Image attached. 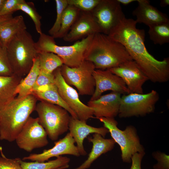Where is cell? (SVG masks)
<instances>
[{"mask_svg": "<svg viewBox=\"0 0 169 169\" xmlns=\"http://www.w3.org/2000/svg\"><path fill=\"white\" fill-rule=\"evenodd\" d=\"M35 110L40 125L52 141L69 130L70 116L69 112L59 105L43 101L37 103Z\"/></svg>", "mask_w": 169, "mask_h": 169, "instance_id": "6", "label": "cell"}, {"mask_svg": "<svg viewBox=\"0 0 169 169\" xmlns=\"http://www.w3.org/2000/svg\"><path fill=\"white\" fill-rule=\"evenodd\" d=\"M100 0H67L69 5H73L81 11L91 12Z\"/></svg>", "mask_w": 169, "mask_h": 169, "instance_id": "32", "label": "cell"}, {"mask_svg": "<svg viewBox=\"0 0 169 169\" xmlns=\"http://www.w3.org/2000/svg\"><path fill=\"white\" fill-rule=\"evenodd\" d=\"M159 98L158 92L152 90L144 94L131 93L121 96L118 116L120 118L143 116L153 112Z\"/></svg>", "mask_w": 169, "mask_h": 169, "instance_id": "8", "label": "cell"}, {"mask_svg": "<svg viewBox=\"0 0 169 169\" xmlns=\"http://www.w3.org/2000/svg\"><path fill=\"white\" fill-rule=\"evenodd\" d=\"M13 75L8 59L6 49L0 46V76Z\"/></svg>", "mask_w": 169, "mask_h": 169, "instance_id": "31", "label": "cell"}, {"mask_svg": "<svg viewBox=\"0 0 169 169\" xmlns=\"http://www.w3.org/2000/svg\"><path fill=\"white\" fill-rule=\"evenodd\" d=\"M120 94L112 92L101 96L98 99L90 100L87 105L93 110V114L97 119L100 117L113 118L118 115L120 100Z\"/></svg>", "mask_w": 169, "mask_h": 169, "instance_id": "18", "label": "cell"}, {"mask_svg": "<svg viewBox=\"0 0 169 169\" xmlns=\"http://www.w3.org/2000/svg\"><path fill=\"white\" fill-rule=\"evenodd\" d=\"M23 79L14 75L0 76V107L16 97L17 87Z\"/></svg>", "mask_w": 169, "mask_h": 169, "instance_id": "23", "label": "cell"}, {"mask_svg": "<svg viewBox=\"0 0 169 169\" xmlns=\"http://www.w3.org/2000/svg\"><path fill=\"white\" fill-rule=\"evenodd\" d=\"M160 6L162 7H166L169 5V0H161L160 3Z\"/></svg>", "mask_w": 169, "mask_h": 169, "instance_id": "40", "label": "cell"}, {"mask_svg": "<svg viewBox=\"0 0 169 169\" xmlns=\"http://www.w3.org/2000/svg\"><path fill=\"white\" fill-rule=\"evenodd\" d=\"M38 99L32 94L22 98L15 97L0 107V140L15 141L23 127L35 110Z\"/></svg>", "mask_w": 169, "mask_h": 169, "instance_id": "2", "label": "cell"}, {"mask_svg": "<svg viewBox=\"0 0 169 169\" xmlns=\"http://www.w3.org/2000/svg\"><path fill=\"white\" fill-rule=\"evenodd\" d=\"M149 27L150 39L155 44L161 45L169 42V22Z\"/></svg>", "mask_w": 169, "mask_h": 169, "instance_id": "28", "label": "cell"}, {"mask_svg": "<svg viewBox=\"0 0 169 169\" xmlns=\"http://www.w3.org/2000/svg\"><path fill=\"white\" fill-rule=\"evenodd\" d=\"M75 143L73 138L69 132L64 138L55 142L54 146L52 148L44 150L40 153L31 154L23 157L22 160L44 162L52 157H57L64 155L78 157L80 155Z\"/></svg>", "mask_w": 169, "mask_h": 169, "instance_id": "15", "label": "cell"}, {"mask_svg": "<svg viewBox=\"0 0 169 169\" xmlns=\"http://www.w3.org/2000/svg\"><path fill=\"white\" fill-rule=\"evenodd\" d=\"M31 94L40 101H46L61 107L65 109L71 117L78 119L75 113L60 97L57 87L54 83L40 87L33 91Z\"/></svg>", "mask_w": 169, "mask_h": 169, "instance_id": "21", "label": "cell"}, {"mask_svg": "<svg viewBox=\"0 0 169 169\" xmlns=\"http://www.w3.org/2000/svg\"><path fill=\"white\" fill-rule=\"evenodd\" d=\"M22 169H57L69 165L70 159L67 156H60L55 159L47 162H26L18 158Z\"/></svg>", "mask_w": 169, "mask_h": 169, "instance_id": "25", "label": "cell"}, {"mask_svg": "<svg viewBox=\"0 0 169 169\" xmlns=\"http://www.w3.org/2000/svg\"><path fill=\"white\" fill-rule=\"evenodd\" d=\"M18 10L22 11L29 15L34 24L37 33L39 34L42 33L40 21L42 17L37 12L33 2L25 1L18 6Z\"/></svg>", "mask_w": 169, "mask_h": 169, "instance_id": "29", "label": "cell"}, {"mask_svg": "<svg viewBox=\"0 0 169 169\" xmlns=\"http://www.w3.org/2000/svg\"><path fill=\"white\" fill-rule=\"evenodd\" d=\"M40 72L38 56L34 59L33 65L26 77L21 80L17 87L16 93L18 98H23L31 94L33 88Z\"/></svg>", "mask_w": 169, "mask_h": 169, "instance_id": "24", "label": "cell"}, {"mask_svg": "<svg viewBox=\"0 0 169 169\" xmlns=\"http://www.w3.org/2000/svg\"><path fill=\"white\" fill-rule=\"evenodd\" d=\"M38 58L40 70L46 73H53L55 70L64 64L61 58L52 53H39Z\"/></svg>", "mask_w": 169, "mask_h": 169, "instance_id": "27", "label": "cell"}, {"mask_svg": "<svg viewBox=\"0 0 169 169\" xmlns=\"http://www.w3.org/2000/svg\"><path fill=\"white\" fill-rule=\"evenodd\" d=\"M145 154V152L134 154L131 159V165L130 169H142L141 161Z\"/></svg>", "mask_w": 169, "mask_h": 169, "instance_id": "37", "label": "cell"}, {"mask_svg": "<svg viewBox=\"0 0 169 169\" xmlns=\"http://www.w3.org/2000/svg\"><path fill=\"white\" fill-rule=\"evenodd\" d=\"M39 35L35 43L38 53H53L61 58L64 64L71 68L78 66L85 60L86 51L94 35L88 36L71 45L59 46L56 44L53 36L43 33Z\"/></svg>", "mask_w": 169, "mask_h": 169, "instance_id": "5", "label": "cell"}, {"mask_svg": "<svg viewBox=\"0 0 169 169\" xmlns=\"http://www.w3.org/2000/svg\"><path fill=\"white\" fill-rule=\"evenodd\" d=\"M47 134L40 124L38 118L30 117L16 137L18 147L27 152L47 145Z\"/></svg>", "mask_w": 169, "mask_h": 169, "instance_id": "11", "label": "cell"}, {"mask_svg": "<svg viewBox=\"0 0 169 169\" xmlns=\"http://www.w3.org/2000/svg\"><path fill=\"white\" fill-rule=\"evenodd\" d=\"M90 12L101 33L107 35L125 16L117 0H100Z\"/></svg>", "mask_w": 169, "mask_h": 169, "instance_id": "10", "label": "cell"}, {"mask_svg": "<svg viewBox=\"0 0 169 169\" xmlns=\"http://www.w3.org/2000/svg\"><path fill=\"white\" fill-rule=\"evenodd\" d=\"M137 7L132 14L136 17L137 23H143L148 27L169 22L168 16L150 4L147 0H137Z\"/></svg>", "mask_w": 169, "mask_h": 169, "instance_id": "19", "label": "cell"}, {"mask_svg": "<svg viewBox=\"0 0 169 169\" xmlns=\"http://www.w3.org/2000/svg\"><path fill=\"white\" fill-rule=\"evenodd\" d=\"M0 151V169H22L18 158L13 159L7 158L3 153L1 147Z\"/></svg>", "mask_w": 169, "mask_h": 169, "instance_id": "34", "label": "cell"}, {"mask_svg": "<svg viewBox=\"0 0 169 169\" xmlns=\"http://www.w3.org/2000/svg\"><path fill=\"white\" fill-rule=\"evenodd\" d=\"M85 60L92 62L95 69L105 70L133 59L121 44L108 35L98 33L94 35L86 51Z\"/></svg>", "mask_w": 169, "mask_h": 169, "instance_id": "3", "label": "cell"}, {"mask_svg": "<svg viewBox=\"0 0 169 169\" xmlns=\"http://www.w3.org/2000/svg\"><path fill=\"white\" fill-rule=\"evenodd\" d=\"M5 0H0V11L4 3Z\"/></svg>", "mask_w": 169, "mask_h": 169, "instance_id": "41", "label": "cell"}, {"mask_svg": "<svg viewBox=\"0 0 169 169\" xmlns=\"http://www.w3.org/2000/svg\"><path fill=\"white\" fill-rule=\"evenodd\" d=\"M13 17L12 14L0 16V24L4 22L9 19ZM0 46H2L0 41Z\"/></svg>", "mask_w": 169, "mask_h": 169, "instance_id": "38", "label": "cell"}, {"mask_svg": "<svg viewBox=\"0 0 169 169\" xmlns=\"http://www.w3.org/2000/svg\"><path fill=\"white\" fill-rule=\"evenodd\" d=\"M88 139L92 144L91 151L87 159L75 169H88L93 163L102 154L111 151L115 143L112 138L105 139L98 133L94 134L92 137H88Z\"/></svg>", "mask_w": 169, "mask_h": 169, "instance_id": "20", "label": "cell"}, {"mask_svg": "<svg viewBox=\"0 0 169 169\" xmlns=\"http://www.w3.org/2000/svg\"><path fill=\"white\" fill-rule=\"evenodd\" d=\"M27 29L24 18L18 15L9 19L0 24V41L6 49L11 40L19 32Z\"/></svg>", "mask_w": 169, "mask_h": 169, "instance_id": "22", "label": "cell"}, {"mask_svg": "<svg viewBox=\"0 0 169 169\" xmlns=\"http://www.w3.org/2000/svg\"><path fill=\"white\" fill-rule=\"evenodd\" d=\"M98 119L103 123L104 126L108 130L112 139L119 146L123 162H131L132 157L134 154L145 152L135 126L129 125L122 130L118 127V122L114 118L100 117Z\"/></svg>", "mask_w": 169, "mask_h": 169, "instance_id": "7", "label": "cell"}, {"mask_svg": "<svg viewBox=\"0 0 169 169\" xmlns=\"http://www.w3.org/2000/svg\"><path fill=\"white\" fill-rule=\"evenodd\" d=\"M109 69L123 80L131 93L143 94V86L149 79L134 61Z\"/></svg>", "mask_w": 169, "mask_h": 169, "instance_id": "13", "label": "cell"}, {"mask_svg": "<svg viewBox=\"0 0 169 169\" xmlns=\"http://www.w3.org/2000/svg\"><path fill=\"white\" fill-rule=\"evenodd\" d=\"M31 34L26 30L15 35L6 49L13 75L23 77L31 69L38 53Z\"/></svg>", "mask_w": 169, "mask_h": 169, "instance_id": "4", "label": "cell"}, {"mask_svg": "<svg viewBox=\"0 0 169 169\" xmlns=\"http://www.w3.org/2000/svg\"><path fill=\"white\" fill-rule=\"evenodd\" d=\"M137 23L132 18L124 17L108 35L121 44L148 78L156 83H163L169 79V59L158 60L149 53L145 44V33L137 28Z\"/></svg>", "mask_w": 169, "mask_h": 169, "instance_id": "1", "label": "cell"}, {"mask_svg": "<svg viewBox=\"0 0 169 169\" xmlns=\"http://www.w3.org/2000/svg\"></svg>", "mask_w": 169, "mask_h": 169, "instance_id": "43", "label": "cell"}, {"mask_svg": "<svg viewBox=\"0 0 169 169\" xmlns=\"http://www.w3.org/2000/svg\"><path fill=\"white\" fill-rule=\"evenodd\" d=\"M57 15L54 25L49 30L50 36H54L59 31L61 26V20L64 10L68 4L67 0H55Z\"/></svg>", "mask_w": 169, "mask_h": 169, "instance_id": "30", "label": "cell"}, {"mask_svg": "<svg viewBox=\"0 0 169 169\" xmlns=\"http://www.w3.org/2000/svg\"><path fill=\"white\" fill-rule=\"evenodd\" d=\"M54 84L57 87L59 95L63 100L77 115L80 120L87 121L93 117V109L81 102L77 91L68 84L63 78L60 67L53 72Z\"/></svg>", "mask_w": 169, "mask_h": 169, "instance_id": "12", "label": "cell"}, {"mask_svg": "<svg viewBox=\"0 0 169 169\" xmlns=\"http://www.w3.org/2000/svg\"><path fill=\"white\" fill-rule=\"evenodd\" d=\"M93 75L95 86L94 92L90 100L98 99L103 92L107 90L123 95L131 93L123 80L109 69H95L93 72Z\"/></svg>", "mask_w": 169, "mask_h": 169, "instance_id": "14", "label": "cell"}, {"mask_svg": "<svg viewBox=\"0 0 169 169\" xmlns=\"http://www.w3.org/2000/svg\"><path fill=\"white\" fill-rule=\"evenodd\" d=\"M152 156L157 161L153 169H169V156L164 152L157 151L152 153Z\"/></svg>", "mask_w": 169, "mask_h": 169, "instance_id": "33", "label": "cell"}, {"mask_svg": "<svg viewBox=\"0 0 169 169\" xmlns=\"http://www.w3.org/2000/svg\"><path fill=\"white\" fill-rule=\"evenodd\" d=\"M61 75L65 82L74 86L81 95H92L95 89L93 73L95 69L93 64L85 60L78 66L71 68L64 64L60 67Z\"/></svg>", "mask_w": 169, "mask_h": 169, "instance_id": "9", "label": "cell"}, {"mask_svg": "<svg viewBox=\"0 0 169 169\" xmlns=\"http://www.w3.org/2000/svg\"><path fill=\"white\" fill-rule=\"evenodd\" d=\"M25 1L24 0H5L0 11V16L12 14L18 11V6Z\"/></svg>", "mask_w": 169, "mask_h": 169, "instance_id": "36", "label": "cell"}, {"mask_svg": "<svg viewBox=\"0 0 169 169\" xmlns=\"http://www.w3.org/2000/svg\"><path fill=\"white\" fill-rule=\"evenodd\" d=\"M69 133L73 138L80 155L85 156L87 152L84 146L83 142L87 136L92 133H98L105 137L109 132L105 127H94L86 124V121L70 117L69 125Z\"/></svg>", "mask_w": 169, "mask_h": 169, "instance_id": "17", "label": "cell"}, {"mask_svg": "<svg viewBox=\"0 0 169 169\" xmlns=\"http://www.w3.org/2000/svg\"><path fill=\"white\" fill-rule=\"evenodd\" d=\"M54 83V77L53 73H48L40 70L36 82L33 88L32 92L40 87Z\"/></svg>", "mask_w": 169, "mask_h": 169, "instance_id": "35", "label": "cell"}, {"mask_svg": "<svg viewBox=\"0 0 169 169\" xmlns=\"http://www.w3.org/2000/svg\"><path fill=\"white\" fill-rule=\"evenodd\" d=\"M80 11L75 7L68 5L63 14L60 28L58 33L53 36L54 38H63L77 19Z\"/></svg>", "mask_w": 169, "mask_h": 169, "instance_id": "26", "label": "cell"}, {"mask_svg": "<svg viewBox=\"0 0 169 169\" xmlns=\"http://www.w3.org/2000/svg\"><path fill=\"white\" fill-rule=\"evenodd\" d=\"M98 33H102L101 31L91 12L81 11L77 19L63 39L71 42Z\"/></svg>", "mask_w": 169, "mask_h": 169, "instance_id": "16", "label": "cell"}, {"mask_svg": "<svg viewBox=\"0 0 169 169\" xmlns=\"http://www.w3.org/2000/svg\"><path fill=\"white\" fill-rule=\"evenodd\" d=\"M120 4H122L124 5H127L131 3L137 1V0H117Z\"/></svg>", "mask_w": 169, "mask_h": 169, "instance_id": "39", "label": "cell"}, {"mask_svg": "<svg viewBox=\"0 0 169 169\" xmlns=\"http://www.w3.org/2000/svg\"><path fill=\"white\" fill-rule=\"evenodd\" d=\"M69 166L68 165L65 166H64L62 167H60L57 169H66L69 167Z\"/></svg>", "mask_w": 169, "mask_h": 169, "instance_id": "42", "label": "cell"}]
</instances>
